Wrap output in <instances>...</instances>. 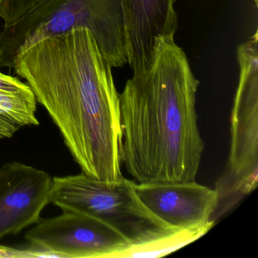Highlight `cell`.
Wrapping results in <instances>:
<instances>
[{"mask_svg": "<svg viewBox=\"0 0 258 258\" xmlns=\"http://www.w3.org/2000/svg\"><path fill=\"white\" fill-rule=\"evenodd\" d=\"M111 68L84 28L37 42L12 66L58 126L83 173L105 182L123 177L120 99Z\"/></svg>", "mask_w": 258, "mask_h": 258, "instance_id": "6da1fadb", "label": "cell"}, {"mask_svg": "<svg viewBox=\"0 0 258 258\" xmlns=\"http://www.w3.org/2000/svg\"><path fill=\"white\" fill-rule=\"evenodd\" d=\"M196 79L174 38H160L146 70L120 99V160L137 182L195 181L205 144L198 126Z\"/></svg>", "mask_w": 258, "mask_h": 258, "instance_id": "7a4b0ae2", "label": "cell"}, {"mask_svg": "<svg viewBox=\"0 0 258 258\" xmlns=\"http://www.w3.org/2000/svg\"><path fill=\"white\" fill-rule=\"evenodd\" d=\"M93 34L108 64L128 62L121 0H41L0 34V69H12L14 58L37 42L75 28Z\"/></svg>", "mask_w": 258, "mask_h": 258, "instance_id": "3957f363", "label": "cell"}, {"mask_svg": "<svg viewBox=\"0 0 258 258\" xmlns=\"http://www.w3.org/2000/svg\"><path fill=\"white\" fill-rule=\"evenodd\" d=\"M134 182L124 177L102 182L83 172L58 176L53 178L50 202L63 211L83 213L105 222L132 246L155 242L179 230L151 212L136 192Z\"/></svg>", "mask_w": 258, "mask_h": 258, "instance_id": "277c9868", "label": "cell"}, {"mask_svg": "<svg viewBox=\"0 0 258 258\" xmlns=\"http://www.w3.org/2000/svg\"><path fill=\"white\" fill-rule=\"evenodd\" d=\"M257 31L237 49L239 81L231 114L230 151L216 182L217 204L212 221L223 217L258 184Z\"/></svg>", "mask_w": 258, "mask_h": 258, "instance_id": "5b68a950", "label": "cell"}, {"mask_svg": "<svg viewBox=\"0 0 258 258\" xmlns=\"http://www.w3.org/2000/svg\"><path fill=\"white\" fill-rule=\"evenodd\" d=\"M25 238L49 256L117 258L132 244L105 222L75 211L40 220Z\"/></svg>", "mask_w": 258, "mask_h": 258, "instance_id": "8992f818", "label": "cell"}, {"mask_svg": "<svg viewBox=\"0 0 258 258\" xmlns=\"http://www.w3.org/2000/svg\"><path fill=\"white\" fill-rule=\"evenodd\" d=\"M53 178L19 162L0 167V239L37 224L50 203Z\"/></svg>", "mask_w": 258, "mask_h": 258, "instance_id": "52a82bcc", "label": "cell"}, {"mask_svg": "<svg viewBox=\"0 0 258 258\" xmlns=\"http://www.w3.org/2000/svg\"><path fill=\"white\" fill-rule=\"evenodd\" d=\"M145 205L160 220L178 229H211L217 204L215 189L195 181L134 182Z\"/></svg>", "mask_w": 258, "mask_h": 258, "instance_id": "ba28073f", "label": "cell"}, {"mask_svg": "<svg viewBox=\"0 0 258 258\" xmlns=\"http://www.w3.org/2000/svg\"><path fill=\"white\" fill-rule=\"evenodd\" d=\"M128 64L134 75L146 70L160 38H174L178 29L175 0H121Z\"/></svg>", "mask_w": 258, "mask_h": 258, "instance_id": "9c48e42d", "label": "cell"}, {"mask_svg": "<svg viewBox=\"0 0 258 258\" xmlns=\"http://www.w3.org/2000/svg\"><path fill=\"white\" fill-rule=\"evenodd\" d=\"M37 100L32 90L10 93L0 90V138H10L25 126H37Z\"/></svg>", "mask_w": 258, "mask_h": 258, "instance_id": "30bf717a", "label": "cell"}, {"mask_svg": "<svg viewBox=\"0 0 258 258\" xmlns=\"http://www.w3.org/2000/svg\"><path fill=\"white\" fill-rule=\"evenodd\" d=\"M209 230L208 229H179L155 242L130 247L117 258H158L166 256L196 241Z\"/></svg>", "mask_w": 258, "mask_h": 258, "instance_id": "8fae6325", "label": "cell"}, {"mask_svg": "<svg viewBox=\"0 0 258 258\" xmlns=\"http://www.w3.org/2000/svg\"><path fill=\"white\" fill-rule=\"evenodd\" d=\"M41 0H0V17L4 27L10 26L23 17Z\"/></svg>", "mask_w": 258, "mask_h": 258, "instance_id": "7c38bea8", "label": "cell"}, {"mask_svg": "<svg viewBox=\"0 0 258 258\" xmlns=\"http://www.w3.org/2000/svg\"><path fill=\"white\" fill-rule=\"evenodd\" d=\"M0 90L10 93H28L31 91L28 84L22 82L14 77L9 76L0 72Z\"/></svg>", "mask_w": 258, "mask_h": 258, "instance_id": "4fadbf2b", "label": "cell"}, {"mask_svg": "<svg viewBox=\"0 0 258 258\" xmlns=\"http://www.w3.org/2000/svg\"><path fill=\"white\" fill-rule=\"evenodd\" d=\"M39 257L41 252L37 250H22L7 246L0 245V258L1 257Z\"/></svg>", "mask_w": 258, "mask_h": 258, "instance_id": "5bb4252c", "label": "cell"}]
</instances>
